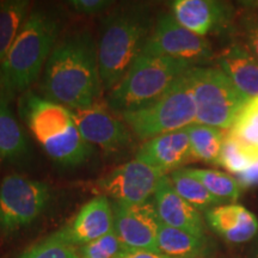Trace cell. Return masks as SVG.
<instances>
[{"instance_id":"1","label":"cell","mask_w":258,"mask_h":258,"mask_svg":"<svg viewBox=\"0 0 258 258\" xmlns=\"http://www.w3.org/2000/svg\"><path fill=\"white\" fill-rule=\"evenodd\" d=\"M103 90L97 41L89 30L60 38L51 50L40 83V95L71 110L98 103Z\"/></svg>"},{"instance_id":"2","label":"cell","mask_w":258,"mask_h":258,"mask_svg":"<svg viewBox=\"0 0 258 258\" xmlns=\"http://www.w3.org/2000/svg\"><path fill=\"white\" fill-rule=\"evenodd\" d=\"M18 114L49 159L62 167L83 165L93 146L79 133L72 111L31 90L18 97Z\"/></svg>"},{"instance_id":"3","label":"cell","mask_w":258,"mask_h":258,"mask_svg":"<svg viewBox=\"0 0 258 258\" xmlns=\"http://www.w3.org/2000/svg\"><path fill=\"white\" fill-rule=\"evenodd\" d=\"M62 19L54 9L29 12L17 37L0 64L2 91L15 98L30 90L60 40Z\"/></svg>"},{"instance_id":"4","label":"cell","mask_w":258,"mask_h":258,"mask_svg":"<svg viewBox=\"0 0 258 258\" xmlns=\"http://www.w3.org/2000/svg\"><path fill=\"white\" fill-rule=\"evenodd\" d=\"M153 25L150 12L140 4L118 6L102 19L97 48L103 90L110 91L120 83L143 53Z\"/></svg>"},{"instance_id":"5","label":"cell","mask_w":258,"mask_h":258,"mask_svg":"<svg viewBox=\"0 0 258 258\" xmlns=\"http://www.w3.org/2000/svg\"><path fill=\"white\" fill-rule=\"evenodd\" d=\"M192 66L166 56L140 54L127 73L106 97V104L117 115L137 110L163 96Z\"/></svg>"},{"instance_id":"6","label":"cell","mask_w":258,"mask_h":258,"mask_svg":"<svg viewBox=\"0 0 258 258\" xmlns=\"http://www.w3.org/2000/svg\"><path fill=\"white\" fill-rule=\"evenodd\" d=\"M186 73L156 101L120 115L132 133L147 141L196 123V105Z\"/></svg>"},{"instance_id":"7","label":"cell","mask_w":258,"mask_h":258,"mask_svg":"<svg viewBox=\"0 0 258 258\" xmlns=\"http://www.w3.org/2000/svg\"><path fill=\"white\" fill-rule=\"evenodd\" d=\"M186 74L196 105V123L231 129L249 98L219 67H192Z\"/></svg>"},{"instance_id":"8","label":"cell","mask_w":258,"mask_h":258,"mask_svg":"<svg viewBox=\"0 0 258 258\" xmlns=\"http://www.w3.org/2000/svg\"><path fill=\"white\" fill-rule=\"evenodd\" d=\"M51 199L46 182L12 172L0 182V235L10 238L41 217Z\"/></svg>"},{"instance_id":"9","label":"cell","mask_w":258,"mask_h":258,"mask_svg":"<svg viewBox=\"0 0 258 258\" xmlns=\"http://www.w3.org/2000/svg\"><path fill=\"white\" fill-rule=\"evenodd\" d=\"M141 54L171 57L200 67L212 60L213 49L205 37L182 27L172 15L160 14Z\"/></svg>"},{"instance_id":"10","label":"cell","mask_w":258,"mask_h":258,"mask_svg":"<svg viewBox=\"0 0 258 258\" xmlns=\"http://www.w3.org/2000/svg\"><path fill=\"white\" fill-rule=\"evenodd\" d=\"M166 175L137 159L117 166L95 183L98 196L125 205H143L154 196Z\"/></svg>"},{"instance_id":"11","label":"cell","mask_w":258,"mask_h":258,"mask_svg":"<svg viewBox=\"0 0 258 258\" xmlns=\"http://www.w3.org/2000/svg\"><path fill=\"white\" fill-rule=\"evenodd\" d=\"M114 232L127 250H157L161 222L154 203L125 205L111 201Z\"/></svg>"},{"instance_id":"12","label":"cell","mask_w":258,"mask_h":258,"mask_svg":"<svg viewBox=\"0 0 258 258\" xmlns=\"http://www.w3.org/2000/svg\"><path fill=\"white\" fill-rule=\"evenodd\" d=\"M71 111L79 133L91 146L116 151L132 143V131L128 125L98 103Z\"/></svg>"},{"instance_id":"13","label":"cell","mask_w":258,"mask_h":258,"mask_svg":"<svg viewBox=\"0 0 258 258\" xmlns=\"http://www.w3.org/2000/svg\"><path fill=\"white\" fill-rule=\"evenodd\" d=\"M114 232V214L110 200L97 196L80 208L71 224L50 234L64 244L80 247Z\"/></svg>"},{"instance_id":"14","label":"cell","mask_w":258,"mask_h":258,"mask_svg":"<svg viewBox=\"0 0 258 258\" xmlns=\"http://www.w3.org/2000/svg\"><path fill=\"white\" fill-rule=\"evenodd\" d=\"M171 10L182 27L201 37L220 31L232 18L231 6L215 0H176Z\"/></svg>"},{"instance_id":"15","label":"cell","mask_w":258,"mask_h":258,"mask_svg":"<svg viewBox=\"0 0 258 258\" xmlns=\"http://www.w3.org/2000/svg\"><path fill=\"white\" fill-rule=\"evenodd\" d=\"M135 159L165 175L179 170L191 159L186 128L145 141L135 154Z\"/></svg>"},{"instance_id":"16","label":"cell","mask_w":258,"mask_h":258,"mask_svg":"<svg viewBox=\"0 0 258 258\" xmlns=\"http://www.w3.org/2000/svg\"><path fill=\"white\" fill-rule=\"evenodd\" d=\"M153 199L154 208L161 224L206 238L205 222L200 211L175 191L169 175L161 179Z\"/></svg>"},{"instance_id":"17","label":"cell","mask_w":258,"mask_h":258,"mask_svg":"<svg viewBox=\"0 0 258 258\" xmlns=\"http://www.w3.org/2000/svg\"><path fill=\"white\" fill-rule=\"evenodd\" d=\"M209 227L231 244H244L258 234V219L244 206L220 205L206 212Z\"/></svg>"},{"instance_id":"18","label":"cell","mask_w":258,"mask_h":258,"mask_svg":"<svg viewBox=\"0 0 258 258\" xmlns=\"http://www.w3.org/2000/svg\"><path fill=\"white\" fill-rule=\"evenodd\" d=\"M219 69L245 97L258 96V59L245 44H232L219 57Z\"/></svg>"},{"instance_id":"19","label":"cell","mask_w":258,"mask_h":258,"mask_svg":"<svg viewBox=\"0 0 258 258\" xmlns=\"http://www.w3.org/2000/svg\"><path fill=\"white\" fill-rule=\"evenodd\" d=\"M12 98L0 92V163L18 164L30 157L31 147L23 127L11 109Z\"/></svg>"},{"instance_id":"20","label":"cell","mask_w":258,"mask_h":258,"mask_svg":"<svg viewBox=\"0 0 258 258\" xmlns=\"http://www.w3.org/2000/svg\"><path fill=\"white\" fill-rule=\"evenodd\" d=\"M208 249L206 238L160 225L157 239L158 252L172 258H201Z\"/></svg>"},{"instance_id":"21","label":"cell","mask_w":258,"mask_h":258,"mask_svg":"<svg viewBox=\"0 0 258 258\" xmlns=\"http://www.w3.org/2000/svg\"><path fill=\"white\" fill-rule=\"evenodd\" d=\"M30 11L28 0H0V64Z\"/></svg>"},{"instance_id":"22","label":"cell","mask_w":258,"mask_h":258,"mask_svg":"<svg viewBox=\"0 0 258 258\" xmlns=\"http://www.w3.org/2000/svg\"><path fill=\"white\" fill-rule=\"evenodd\" d=\"M191 158L208 164H217L220 157L226 133L222 129L200 123L186 128Z\"/></svg>"},{"instance_id":"23","label":"cell","mask_w":258,"mask_h":258,"mask_svg":"<svg viewBox=\"0 0 258 258\" xmlns=\"http://www.w3.org/2000/svg\"><path fill=\"white\" fill-rule=\"evenodd\" d=\"M169 177L175 191L199 211L207 212L222 205L220 200L214 198L201 182L190 176L184 169L173 171Z\"/></svg>"},{"instance_id":"24","label":"cell","mask_w":258,"mask_h":258,"mask_svg":"<svg viewBox=\"0 0 258 258\" xmlns=\"http://www.w3.org/2000/svg\"><path fill=\"white\" fill-rule=\"evenodd\" d=\"M190 176L201 182L214 198L222 203L234 202L239 199L241 186L238 180L227 173L211 169H184Z\"/></svg>"},{"instance_id":"25","label":"cell","mask_w":258,"mask_h":258,"mask_svg":"<svg viewBox=\"0 0 258 258\" xmlns=\"http://www.w3.org/2000/svg\"><path fill=\"white\" fill-rule=\"evenodd\" d=\"M228 132L258 156V96L246 102Z\"/></svg>"},{"instance_id":"26","label":"cell","mask_w":258,"mask_h":258,"mask_svg":"<svg viewBox=\"0 0 258 258\" xmlns=\"http://www.w3.org/2000/svg\"><path fill=\"white\" fill-rule=\"evenodd\" d=\"M256 161H258L257 154H254L244 144H241L230 132L226 133L218 165L230 171L231 173L238 175L249 169Z\"/></svg>"},{"instance_id":"27","label":"cell","mask_w":258,"mask_h":258,"mask_svg":"<svg viewBox=\"0 0 258 258\" xmlns=\"http://www.w3.org/2000/svg\"><path fill=\"white\" fill-rule=\"evenodd\" d=\"M17 258H80V256L78 247L64 244L49 235L44 240L32 245Z\"/></svg>"},{"instance_id":"28","label":"cell","mask_w":258,"mask_h":258,"mask_svg":"<svg viewBox=\"0 0 258 258\" xmlns=\"http://www.w3.org/2000/svg\"><path fill=\"white\" fill-rule=\"evenodd\" d=\"M125 250L115 232L78 247L80 258H118Z\"/></svg>"},{"instance_id":"29","label":"cell","mask_w":258,"mask_h":258,"mask_svg":"<svg viewBox=\"0 0 258 258\" xmlns=\"http://www.w3.org/2000/svg\"><path fill=\"white\" fill-rule=\"evenodd\" d=\"M241 31L245 40V46L258 59V12H249L241 18Z\"/></svg>"},{"instance_id":"30","label":"cell","mask_w":258,"mask_h":258,"mask_svg":"<svg viewBox=\"0 0 258 258\" xmlns=\"http://www.w3.org/2000/svg\"><path fill=\"white\" fill-rule=\"evenodd\" d=\"M71 8L80 15H96L105 12L110 9L112 2L110 0H71L69 2Z\"/></svg>"},{"instance_id":"31","label":"cell","mask_w":258,"mask_h":258,"mask_svg":"<svg viewBox=\"0 0 258 258\" xmlns=\"http://www.w3.org/2000/svg\"><path fill=\"white\" fill-rule=\"evenodd\" d=\"M235 179L238 180L241 189L258 186V161H256L253 165H251L249 169L238 173L237 178Z\"/></svg>"},{"instance_id":"32","label":"cell","mask_w":258,"mask_h":258,"mask_svg":"<svg viewBox=\"0 0 258 258\" xmlns=\"http://www.w3.org/2000/svg\"><path fill=\"white\" fill-rule=\"evenodd\" d=\"M118 258H172L151 250H125Z\"/></svg>"},{"instance_id":"33","label":"cell","mask_w":258,"mask_h":258,"mask_svg":"<svg viewBox=\"0 0 258 258\" xmlns=\"http://www.w3.org/2000/svg\"><path fill=\"white\" fill-rule=\"evenodd\" d=\"M249 258H258V241H257L256 246L253 247L252 252H251V254H250V257H249Z\"/></svg>"},{"instance_id":"34","label":"cell","mask_w":258,"mask_h":258,"mask_svg":"<svg viewBox=\"0 0 258 258\" xmlns=\"http://www.w3.org/2000/svg\"><path fill=\"white\" fill-rule=\"evenodd\" d=\"M0 92H2V82H0Z\"/></svg>"},{"instance_id":"35","label":"cell","mask_w":258,"mask_h":258,"mask_svg":"<svg viewBox=\"0 0 258 258\" xmlns=\"http://www.w3.org/2000/svg\"><path fill=\"white\" fill-rule=\"evenodd\" d=\"M256 6H257V8H258V4H257V5H256Z\"/></svg>"}]
</instances>
